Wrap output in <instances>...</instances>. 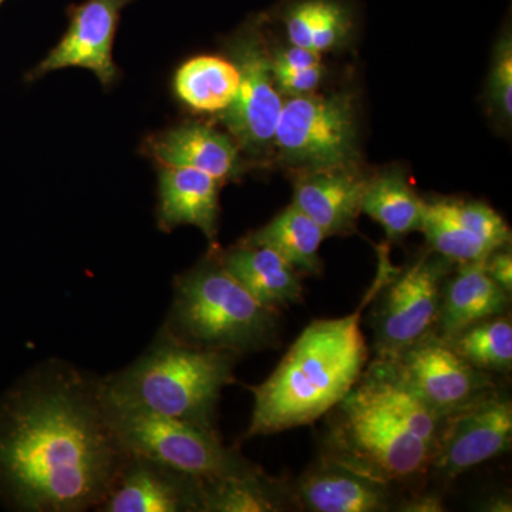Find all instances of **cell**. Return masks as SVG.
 <instances>
[{
  "instance_id": "6da1fadb",
  "label": "cell",
  "mask_w": 512,
  "mask_h": 512,
  "mask_svg": "<svg viewBox=\"0 0 512 512\" xmlns=\"http://www.w3.org/2000/svg\"><path fill=\"white\" fill-rule=\"evenodd\" d=\"M127 457L103 382L72 365L43 363L0 397V504L10 510L99 511Z\"/></svg>"
},
{
  "instance_id": "7a4b0ae2",
  "label": "cell",
  "mask_w": 512,
  "mask_h": 512,
  "mask_svg": "<svg viewBox=\"0 0 512 512\" xmlns=\"http://www.w3.org/2000/svg\"><path fill=\"white\" fill-rule=\"evenodd\" d=\"M396 271L387 252H380L375 284L359 308L342 318L313 320L274 373L264 383L249 387L254 394V410L247 439L308 426L348 396L369 357L360 328L362 313Z\"/></svg>"
},
{
  "instance_id": "3957f363",
  "label": "cell",
  "mask_w": 512,
  "mask_h": 512,
  "mask_svg": "<svg viewBox=\"0 0 512 512\" xmlns=\"http://www.w3.org/2000/svg\"><path fill=\"white\" fill-rule=\"evenodd\" d=\"M238 357L195 348L167 329L126 369L101 380L107 402L215 429L221 393L234 382Z\"/></svg>"
},
{
  "instance_id": "277c9868",
  "label": "cell",
  "mask_w": 512,
  "mask_h": 512,
  "mask_svg": "<svg viewBox=\"0 0 512 512\" xmlns=\"http://www.w3.org/2000/svg\"><path fill=\"white\" fill-rule=\"evenodd\" d=\"M279 326V312L256 301L210 254L175 278L164 328L187 345L241 357L275 348Z\"/></svg>"
},
{
  "instance_id": "5b68a950",
  "label": "cell",
  "mask_w": 512,
  "mask_h": 512,
  "mask_svg": "<svg viewBox=\"0 0 512 512\" xmlns=\"http://www.w3.org/2000/svg\"><path fill=\"white\" fill-rule=\"evenodd\" d=\"M326 416L323 457L390 487L429 473L434 448L400 426L357 384Z\"/></svg>"
},
{
  "instance_id": "8992f818",
  "label": "cell",
  "mask_w": 512,
  "mask_h": 512,
  "mask_svg": "<svg viewBox=\"0 0 512 512\" xmlns=\"http://www.w3.org/2000/svg\"><path fill=\"white\" fill-rule=\"evenodd\" d=\"M104 403L111 429L127 454L150 458L198 480L231 476L255 466L224 446L215 429L106 399Z\"/></svg>"
},
{
  "instance_id": "52a82bcc",
  "label": "cell",
  "mask_w": 512,
  "mask_h": 512,
  "mask_svg": "<svg viewBox=\"0 0 512 512\" xmlns=\"http://www.w3.org/2000/svg\"><path fill=\"white\" fill-rule=\"evenodd\" d=\"M274 151L282 163L301 174L359 167V126L353 94L288 97L276 126Z\"/></svg>"
},
{
  "instance_id": "ba28073f",
  "label": "cell",
  "mask_w": 512,
  "mask_h": 512,
  "mask_svg": "<svg viewBox=\"0 0 512 512\" xmlns=\"http://www.w3.org/2000/svg\"><path fill=\"white\" fill-rule=\"evenodd\" d=\"M266 46L261 19L252 20L229 39V59L237 66L239 84L234 101L217 116L242 154L251 158H264L274 151L275 130L284 107Z\"/></svg>"
},
{
  "instance_id": "9c48e42d",
  "label": "cell",
  "mask_w": 512,
  "mask_h": 512,
  "mask_svg": "<svg viewBox=\"0 0 512 512\" xmlns=\"http://www.w3.org/2000/svg\"><path fill=\"white\" fill-rule=\"evenodd\" d=\"M453 265L431 251L403 272H394L380 291L373 315L379 356L397 355L436 330L441 289Z\"/></svg>"
},
{
  "instance_id": "30bf717a",
  "label": "cell",
  "mask_w": 512,
  "mask_h": 512,
  "mask_svg": "<svg viewBox=\"0 0 512 512\" xmlns=\"http://www.w3.org/2000/svg\"><path fill=\"white\" fill-rule=\"evenodd\" d=\"M512 403L505 393L491 390L447 417L431 458L430 471L454 478L510 451Z\"/></svg>"
},
{
  "instance_id": "8fae6325",
  "label": "cell",
  "mask_w": 512,
  "mask_h": 512,
  "mask_svg": "<svg viewBox=\"0 0 512 512\" xmlns=\"http://www.w3.org/2000/svg\"><path fill=\"white\" fill-rule=\"evenodd\" d=\"M389 359L424 402L443 417L495 389L490 373L471 366L434 332Z\"/></svg>"
},
{
  "instance_id": "7c38bea8",
  "label": "cell",
  "mask_w": 512,
  "mask_h": 512,
  "mask_svg": "<svg viewBox=\"0 0 512 512\" xmlns=\"http://www.w3.org/2000/svg\"><path fill=\"white\" fill-rule=\"evenodd\" d=\"M134 0H84L69 9V29L53 47L29 79L66 67H83L99 77L103 86H111L119 77L113 60V43L123 9Z\"/></svg>"
},
{
  "instance_id": "4fadbf2b",
  "label": "cell",
  "mask_w": 512,
  "mask_h": 512,
  "mask_svg": "<svg viewBox=\"0 0 512 512\" xmlns=\"http://www.w3.org/2000/svg\"><path fill=\"white\" fill-rule=\"evenodd\" d=\"M101 512H201L200 480L150 460L128 454Z\"/></svg>"
},
{
  "instance_id": "5bb4252c",
  "label": "cell",
  "mask_w": 512,
  "mask_h": 512,
  "mask_svg": "<svg viewBox=\"0 0 512 512\" xmlns=\"http://www.w3.org/2000/svg\"><path fill=\"white\" fill-rule=\"evenodd\" d=\"M143 153L160 165L192 168L222 184L244 174V158L234 138L201 121H187L153 134L144 141Z\"/></svg>"
},
{
  "instance_id": "9a60e30c",
  "label": "cell",
  "mask_w": 512,
  "mask_h": 512,
  "mask_svg": "<svg viewBox=\"0 0 512 512\" xmlns=\"http://www.w3.org/2000/svg\"><path fill=\"white\" fill-rule=\"evenodd\" d=\"M293 504L312 512L394 510L393 487L320 457L291 488Z\"/></svg>"
},
{
  "instance_id": "2e32d148",
  "label": "cell",
  "mask_w": 512,
  "mask_h": 512,
  "mask_svg": "<svg viewBox=\"0 0 512 512\" xmlns=\"http://www.w3.org/2000/svg\"><path fill=\"white\" fill-rule=\"evenodd\" d=\"M369 180L359 167L302 173L293 188L292 204L315 221L326 238L349 235L356 231Z\"/></svg>"
},
{
  "instance_id": "e0dca14e",
  "label": "cell",
  "mask_w": 512,
  "mask_h": 512,
  "mask_svg": "<svg viewBox=\"0 0 512 512\" xmlns=\"http://www.w3.org/2000/svg\"><path fill=\"white\" fill-rule=\"evenodd\" d=\"M221 181L185 167L161 165L158 173V228L174 231L192 225L215 241L220 217Z\"/></svg>"
},
{
  "instance_id": "ac0fdd59",
  "label": "cell",
  "mask_w": 512,
  "mask_h": 512,
  "mask_svg": "<svg viewBox=\"0 0 512 512\" xmlns=\"http://www.w3.org/2000/svg\"><path fill=\"white\" fill-rule=\"evenodd\" d=\"M457 265L456 272L447 275L441 289L434 333L444 340L453 339L461 330L481 320L504 315L511 302V295L488 275L485 261Z\"/></svg>"
},
{
  "instance_id": "d6986e66",
  "label": "cell",
  "mask_w": 512,
  "mask_h": 512,
  "mask_svg": "<svg viewBox=\"0 0 512 512\" xmlns=\"http://www.w3.org/2000/svg\"><path fill=\"white\" fill-rule=\"evenodd\" d=\"M356 384L400 426L436 448L447 417L424 402L392 359L377 356Z\"/></svg>"
},
{
  "instance_id": "ffe728a7",
  "label": "cell",
  "mask_w": 512,
  "mask_h": 512,
  "mask_svg": "<svg viewBox=\"0 0 512 512\" xmlns=\"http://www.w3.org/2000/svg\"><path fill=\"white\" fill-rule=\"evenodd\" d=\"M229 275L262 305L281 312L293 303H301V274L272 249L241 242L218 254Z\"/></svg>"
},
{
  "instance_id": "44dd1931",
  "label": "cell",
  "mask_w": 512,
  "mask_h": 512,
  "mask_svg": "<svg viewBox=\"0 0 512 512\" xmlns=\"http://www.w3.org/2000/svg\"><path fill=\"white\" fill-rule=\"evenodd\" d=\"M201 512H275L293 504L291 488L258 466L200 480Z\"/></svg>"
},
{
  "instance_id": "7402d4cb",
  "label": "cell",
  "mask_w": 512,
  "mask_h": 512,
  "mask_svg": "<svg viewBox=\"0 0 512 512\" xmlns=\"http://www.w3.org/2000/svg\"><path fill=\"white\" fill-rule=\"evenodd\" d=\"M289 45L320 53L345 45L353 13L343 0H291L281 10Z\"/></svg>"
},
{
  "instance_id": "603a6c76",
  "label": "cell",
  "mask_w": 512,
  "mask_h": 512,
  "mask_svg": "<svg viewBox=\"0 0 512 512\" xmlns=\"http://www.w3.org/2000/svg\"><path fill=\"white\" fill-rule=\"evenodd\" d=\"M325 238L319 225L291 204L242 242L272 249L299 274L319 275L322 272L319 248Z\"/></svg>"
},
{
  "instance_id": "cb8c5ba5",
  "label": "cell",
  "mask_w": 512,
  "mask_h": 512,
  "mask_svg": "<svg viewBox=\"0 0 512 512\" xmlns=\"http://www.w3.org/2000/svg\"><path fill=\"white\" fill-rule=\"evenodd\" d=\"M362 212L382 225L389 241H400L420 231L424 200L413 190L406 175L392 168L370 177Z\"/></svg>"
},
{
  "instance_id": "d4e9b609",
  "label": "cell",
  "mask_w": 512,
  "mask_h": 512,
  "mask_svg": "<svg viewBox=\"0 0 512 512\" xmlns=\"http://www.w3.org/2000/svg\"><path fill=\"white\" fill-rule=\"evenodd\" d=\"M238 84L237 66L220 56L192 57L174 76V92L188 109L217 116L234 101Z\"/></svg>"
},
{
  "instance_id": "484cf974",
  "label": "cell",
  "mask_w": 512,
  "mask_h": 512,
  "mask_svg": "<svg viewBox=\"0 0 512 512\" xmlns=\"http://www.w3.org/2000/svg\"><path fill=\"white\" fill-rule=\"evenodd\" d=\"M458 355L485 373H507L512 367V323L505 315L481 320L447 340Z\"/></svg>"
},
{
  "instance_id": "4316f807",
  "label": "cell",
  "mask_w": 512,
  "mask_h": 512,
  "mask_svg": "<svg viewBox=\"0 0 512 512\" xmlns=\"http://www.w3.org/2000/svg\"><path fill=\"white\" fill-rule=\"evenodd\" d=\"M423 232L431 251L436 252L454 264L485 261L497 249L491 248L487 242L460 227L447 215L437 210L433 202L424 201Z\"/></svg>"
},
{
  "instance_id": "83f0119b",
  "label": "cell",
  "mask_w": 512,
  "mask_h": 512,
  "mask_svg": "<svg viewBox=\"0 0 512 512\" xmlns=\"http://www.w3.org/2000/svg\"><path fill=\"white\" fill-rule=\"evenodd\" d=\"M431 202L450 220L483 239L491 248L500 249L510 245V227L504 218L485 202L458 198H436Z\"/></svg>"
},
{
  "instance_id": "f1b7e54d",
  "label": "cell",
  "mask_w": 512,
  "mask_h": 512,
  "mask_svg": "<svg viewBox=\"0 0 512 512\" xmlns=\"http://www.w3.org/2000/svg\"><path fill=\"white\" fill-rule=\"evenodd\" d=\"M488 101L495 116L511 123L512 117V39L510 30L501 36L495 47L490 77H488Z\"/></svg>"
},
{
  "instance_id": "f546056e",
  "label": "cell",
  "mask_w": 512,
  "mask_h": 512,
  "mask_svg": "<svg viewBox=\"0 0 512 512\" xmlns=\"http://www.w3.org/2000/svg\"><path fill=\"white\" fill-rule=\"evenodd\" d=\"M271 67L276 89L286 97L315 93L325 72L323 64L301 67V69H284V67H274L272 64Z\"/></svg>"
},
{
  "instance_id": "4dcf8cb0",
  "label": "cell",
  "mask_w": 512,
  "mask_h": 512,
  "mask_svg": "<svg viewBox=\"0 0 512 512\" xmlns=\"http://www.w3.org/2000/svg\"><path fill=\"white\" fill-rule=\"evenodd\" d=\"M485 269L495 284L503 288L508 295L512 293V255L507 247L497 249L485 259Z\"/></svg>"
},
{
  "instance_id": "1f68e13d",
  "label": "cell",
  "mask_w": 512,
  "mask_h": 512,
  "mask_svg": "<svg viewBox=\"0 0 512 512\" xmlns=\"http://www.w3.org/2000/svg\"><path fill=\"white\" fill-rule=\"evenodd\" d=\"M397 511L406 512H441L446 511L443 500L437 494H417L410 497L409 500L397 505Z\"/></svg>"
},
{
  "instance_id": "d6a6232c",
  "label": "cell",
  "mask_w": 512,
  "mask_h": 512,
  "mask_svg": "<svg viewBox=\"0 0 512 512\" xmlns=\"http://www.w3.org/2000/svg\"><path fill=\"white\" fill-rule=\"evenodd\" d=\"M485 511H495V512H505L511 511V503L510 501L505 500L503 497H495L491 498L490 503L485 505Z\"/></svg>"
},
{
  "instance_id": "836d02e7",
  "label": "cell",
  "mask_w": 512,
  "mask_h": 512,
  "mask_svg": "<svg viewBox=\"0 0 512 512\" xmlns=\"http://www.w3.org/2000/svg\"><path fill=\"white\" fill-rule=\"evenodd\" d=\"M3 2H5V0H0V5H2Z\"/></svg>"
}]
</instances>
